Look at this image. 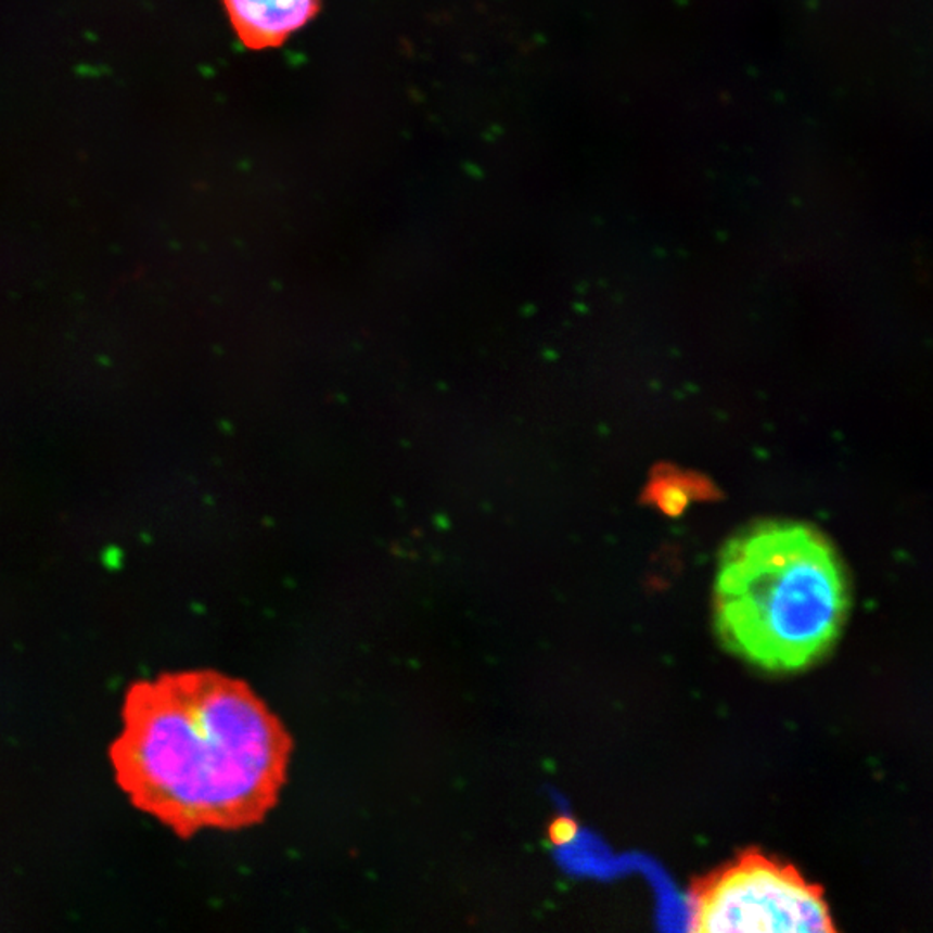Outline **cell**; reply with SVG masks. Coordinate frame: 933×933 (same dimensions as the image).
Listing matches in <instances>:
<instances>
[{
  "instance_id": "obj_3",
  "label": "cell",
  "mask_w": 933,
  "mask_h": 933,
  "mask_svg": "<svg viewBox=\"0 0 933 933\" xmlns=\"http://www.w3.org/2000/svg\"><path fill=\"white\" fill-rule=\"evenodd\" d=\"M693 932H832L818 886L793 866L746 851L692 889Z\"/></svg>"
},
{
  "instance_id": "obj_4",
  "label": "cell",
  "mask_w": 933,
  "mask_h": 933,
  "mask_svg": "<svg viewBox=\"0 0 933 933\" xmlns=\"http://www.w3.org/2000/svg\"><path fill=\"white\" fill-rule=\"evenodd\" d=\"M233 34L250 51L284 46L319 16L322 0H221Z\"/></svg>"
},
{
  "instance_id": "obj_2",
  "label": "cell",
  "mask_w": 933,
  "mask_h": 933,
  "mask_svg": "<svg viewBox=\"0 0 933 933\" xmlns=\"http://www.w3.org/2000/svg\"><path fill=\"white\" fill-rule=\"evenodd\" d=\"M713 606L728 652L764 670L793 673L835 643L847 617V583L816 531L759 522L723 548Z\"/></svg>"
},
{
  "instance_id": "obj_1",
  "label": "cell",
  "mask_w": 933,
  "mask_h": 933,
  "mask_svg": "<svg viewBox=\"0 0 933 933\" xmlns=\"http://www.w3.org/2000/svg\"><path fill=\"white\" fill-rule=\"evenodd\" d=\"M293 739L258 693L218 670L166 673L128 690L111 745L133 806L182 839L255 827L287 781Z\"/></svg>"
}]
</instances>
